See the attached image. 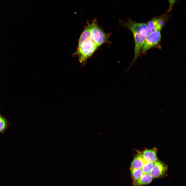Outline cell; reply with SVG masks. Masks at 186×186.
<instances>
[{"instance_id":"cell-1","label":"cell","mask_w":186,"mask_h":186,"mask_svg":"<svg viewBox=\"0 0 186 186\" xmlns=\"http://www.w3.org/2000/svg\"><path fill=\"white\" fill-rule=\"evenodd\" d=\"M119 21L121 25L131 32L134 38V57L129 68L142 52L144 41L149 33V30L146 23L136 22L130 18L124 21L120 20Z\"/></svg>"},{"instance_id":"cell-2","label":"cell","mask_w":186,"mask_h":186,"mask_svg":"<svg viewBox=\"0 0 186 186\" xmlns=\"http://www.w3.org/2000/svg\"><path fill=\"white\" fill-rule=\"evenodd\" d=\"M87 24L79 39L76 50L73 54V56L78 57L80 62L82 65L85 64L87 60L99 47L91 37L88 21Z\"/></svg>"},{"instance_id":"cell-3","label":"cell","mask_w":186,"mask_h":186,"mask_svg":"<svg viewBox=\"0 0 186 186\" xmlns=\"http://www.w3.org/2000/svg\"><path fill=\"white\" fill-rule=\"evenodd\" d=\"M91 37L99 47L103 44L109 42L110 33H105L98 25L97 19L95 18L91 23H89Z\"/></svg>"},{"instance_id":"cell-4","label":"cell","mask_w":186,"mask_h":186,"mask_svg":"<svg viewBox=\"0 0 186 186\" xmlns=\"http://www.w3.org/2000/svg\"><path fill=\"white\" fill-rule=\"evenodd\" d=\"M161 39L160 31H156L149 33L144 41L142 52L144 54L151 49L161 48L160 44Z\"/></svg>"},{"instance_id":"cell-5","label":"cell","mask_w":186,"mask_h":186,"mask_svg":"<svg viewBox=\"0 0 186 186\" xmlns=\"http://www.w3.org/2000/svg\"><path fill=\"white\" fill-rule=\"evenodd\" d=\"M169 17V14L167 12L149 20L146 24L149 33L156 31H161Z\"/></svg>"},{"instance_id":"cell-6","label":"cell","mask_w":186,"mask_h":186,"mask_svg":"<svg viewBox=\"0 0 186 186\" xmlns=\"http://www.w3.org/2000/svg\"><path fill=\"white\" fill-rule=\"evenodd\" d=\"M167 166L162 162L157 160L154 162L150 174L153 178H159L165 175Z\"/></svg>"},{"instance_id":"cell-7","label":"cell","mask_w":186,"mask_h":186,"mask_svg":"<svg viewBox=\"0 0 186 186\" xmlns=\"http://www.w3.org/2000/svg\"><path fill=\"white\" fill-rule=\"evenodd\" d=\"M157 149L154 148L151 149H146L140 152L145 162L154 163L157 160Z\"/></svg>"},{"instance_id":"cell-8","label":"cell","mask_w":186,"mask_h":186,"mask_svg":"<svg viewBox=\"0 0 186 186\" xmlns=\"http://www.w3.org/2000/svg\"><path fill=\"white\" fill-rule=\"evenodd\" d=\"M153 178L150 174L143 173L141 177L137 181L133 182L134 186H141L150 183Z\"/></svg>"},{"instance_id":"cell-9","label":"cell","mask_w":186,"mask_h":186,"mask_svg":"<svg viewBox=\"0 0 186 186\" xmlns=\"http://www.w3.org/2000/svg\"><path fill=\"white\" fill-rule=\"evenodd\" d=\"M140 152L135 157L131 165V168H142L145 162Z\"/></svg>"},{"instance_id":"cell-10","label":"cell","mask_w":186,"mask_h":186,"mask_svg":"<svg viewBox=\"0 0 186 186\" xmlns=\"http://www.w3.org/2000/svg\"><path fill=\"white\" fill-rule=\"evenodd\" d=\"M130 172L133 182L138 180L143 174L142 168H131Z\"/></svg>"},{"instance_id":"cell-11","label":"cell","mask_w":186,"mask_h":186,"mask_svg":"<svg viewBox=\"0 0 186 186\" xmlns=\"http://www.w3.org/2000/svg\"><path fill=\"white\" fill-rule=\"evenodd\" d=\"M10 126V123L8 120L0 114V134L4 133Z\"/></svg>"},{"instance_id":"cell-12","label":"cell","mask_w":186,"mask_h":186,"mask_svg":"<svg viewBox=\"0 0 186 186\" xmlns=\"http://www.w3.org/2000/svg\"><path fill=\"white\" fill-rule=\"evenodd\" d=\"M154 163L153 162H145L142 168L143 173L150 174Z\"/></svg>"},{"instance_id":"cell-13","label":"cell","mask_w":186,"mask_h":186,"mask_svg":"<svg viewBox=\"0 0 186 186\" xmlns=\"http://www.w3.org/2000/svg\"><path fill=\"white\" fill-rule=\"evenodd\" d=\"M169 3V6L167 12H169L172 10L173 7L177 0H168Z\"/></svg>"}]
</instances>
